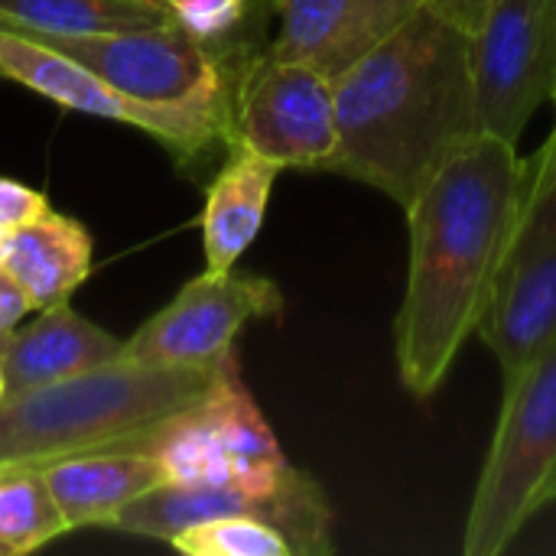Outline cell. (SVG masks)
<instances>
[{
  "mask_svg": "<svg viewBox=\"0 0 556 556\" xmlns=\"http://www.w3.org/2000/svg\"><path fill=\"white\" fill-rule=\"evenodd\" d=\"M525 160L489 134L450 153L404 205L410 267L394 319L401 384L430 401L479 332L505 257Z\"/></svg>",
  "mask_w": 556,
  "mask_h": 556,
  "instance_id": "6da1fadb",
  "label": "cell"
},
{
  "mask_svg": "<svg viewBox=\"0 0 556 556\" xmlns=\"http://www.w3.org/2000/svg\"><path fill=\"white\" fill-rule=\"evenodd\" d=\"M339 147L329 173L401 208L463 143L479 137L469 29L420 7L401 29L332 78Z\"/></svg>",
  "mask_w": 556,
  "mask_h": 556,
  "instance_id": "7a4b0ae2",
  "label": "cell"
},
{
  "mask_svg": "<svg viewBox=\"0 0 556 556\" xmlns=\"http://www.w3.org/2000/svg\"><path fill=\"white\" fill-rule=\"evenodd\" d=\"M212 371L111 362L0 404V466L124 446L195 407Z\"/></svg>",
  "mask_w": 556,
  "mask_h": 556,
  "instance_id": "3957f363",
  "label": "cell"
},
{
  "mask_svg": "<svg viewBox=\"0 0 556 556\" xmlns=\"http://www.w3.org/2000/svg\"><path fill=\"white\" fill-rule=\"evenodd\" d=\"M556 502V332L511 375L469 505L463 554L498 556Z\"/></svg>",
  "mask_w": 556,
  "mask_h": 556,
  "instance_id": "277c9868",
  "label": "cell"
},
{
  "mask_svg": "<svg viewBox=\"0 0 556 556\" xmlns=\"http://www.w3.org/2000/svg\"><path fill=\"white\" fill-rule=\"evenodd\" d=\"M556 332V121L525 160L518 205L479 339L502 375L518 371Z\"/></svg>",
  "mask_w": 556,
  "mask_h": 556,
  "instance_id": "5b68a950",
  "label": "cell"
},
{
  "mask_svg": "<svg viewBox=\"0 0 556 556\" xmlns=\"http://www.w3.org/2000/svg\"><path fill=\"white\" fill-rule=\"evenodd\" d=\"M39 42L75 59L127 98L228 111L235 68L257 39L205 42L166 23L98 36H39Z\"/></svg>",
  "mask_w": 556,
  "mask_h": 556,
  "instance_id": "8992f818",
  "label": "cell"
},
{
  "mask_svg": "<svg viewBox=\"0 0 556 556\" xmlns=\"http://www.w3.org/2000/svg\"><path fill=\"white\" fill-rule=\"evenodd\" d=\"M228 143L280 169H323L339 147L332 78L303 62H283L254 42L231 81Z\"/></svg>",
  "mask_w": 556,
  "mask_h": 556,
  "instance_id": "52a82bcc",
  "label": "cell"
},
{
  "mask_svg": "<svg viewBox=\"0 0 556 556\" xmlns=\"http://www.w3.org/2000/svg\"><path fill=\"white\" fill-rule=\"evenodd\" d=\"M479 134L518 147L528 121L554 101L556 0H489L469 33Z\"/></svg>",
  "mask_w": 556,
  "mask_h": 556,
  "instance_id": "ba28073f",
  "label": "cell"
},
{
  "mask_svg": "<svg viewBox=\"0 0 556 556\" xmlns=\"http://www.w3.org/2000/svg\"><path fill=\"white\" fill-rule=\"evenodd\" d=\"M0 78L20 81L36 94L104 121H121L153 134L182 163L212 156L228 147V111L225 108H189V104H147L121 94L104 78L55 52L52 46L0 26Z\"/></svg>",
  "mask_w": 556,
  "mask_h": 556,
  "instance_id": "9c48e42d",
  "label": "cell"
},
{
  "mask_svg": "<svg viewBox=\"0 0 556 556\" xmlns=\"http://www.w3.org/2000/svg\"><path fill=\"white\" fill-rule=\"evenodd\" d=\"M280 313L283 293L274 280L235 270H205L124 342L121 362L143 368L212 371L228 352H235V339L251 319H277Z\"/></svg>",
  "mask_w": 556,
  "mask_h": 556,
  "instance_id": "30bf717a",
  "label": "cell"
},
{
  "mask_svg": "<svg viewBox=\"0 0 556 556\" xmlns=\"http://www.w3.org/2000/svg\"><path fill=\"white\" fill-rule=\"evenodd\" d=\"M261 518L274 525L296 556L332 554V508L313 476H303L277 498H254L238 485H179L160 482L134 498L114 521V531L173 541L179 531L212 518Z\"/></svg>",
  "mask_w": 556,
  "mask_h": 556,
  "instance_id": "8fae6325",
  "label": "cell"
},
{
  "mask_svg": "<svg viewBox=\"0 0 556 556\" xmlns=\"http://www.w3.org/2000/svg\"><path fill=\"white\" fill-rule=\"evenodd\" d=\"M420 7L427 0H270L277 33L267 52L336 78L401 29Z\"/></svg>",
  "mask_w": 556,
  "mask_h": 556,
  "instance_id": "7c38bea8",
  "label": "cell"
},
{
  "mask_svg": "<svg viewBox=\"0 0 556 556\" xmlns=\"http://www.w3.org/2000/svg\"><path fill=\"white\" fill-rule=\"evenodd\" d=\"M46 485L68 525L78 528H114L117 515L150 492L153 485L166 482L160 463L137 450V446H104L68 453L39 463Z\"/></svg>",
  "mask_w": 556,
  "mask_h": 556,
  "instance_id": "4fadbf2b",
  "label": "cell"
},
{
  "mask_svg": "<svg viewBox=\"0 0 556 556\" xmlns=\"http://www.w3.org/2000/svg\"><path fill=\"white\" fill-rule=\"evenodd\" d=\"M121 339L75 313L68 300L52 303L26 329H16L0 349L7 397L111 365L121 358Z\"/></svg>",
  "mask_w": 556,
  "mask_h": 556,
  "instance_id": "5bb4252c",
  "label": "cell"
},
{
  "mask_svg": "<svg viewBox=\"0 0 556 556\" xmlns=\"http://www.w3.org/2000/svg\"><path fill=\"white\" fill-rule=\"evenodd\" d=\"M208 417L218 427V437L225 443L235 485L254 498H277L287 489H293L306 472L293 469L267 427L264 414L257 410L251 391L241 381L238 355L228 352L215 368L208 391L202 397Z\"/></svg>",
  "mask_w": 556,
  "mask_h": 556,
  "instance_id": "9a60e30c",
  "label": "cell"
},
{
  "mask_svg": "<svg viewBox=\"0 0 556 556\" xmlns=\"http://www.w3.org/2000/svg\"><path fill=\"white\" fill-rule=\"evenodd\" d=\"M228 156L205 192L202 208V248H205V270L228 274L241 261V254L254 244L274 182L280 166L251 153L248 147L228 143Z\"/></svg>",
  "mask_w": 556,
  "mask_h": 556,
  "instance_id": "2e32d148",
  "label": "cell"
},
{
  "mask_svg": "<svg viewBox=\"0 0 556 556\" xmlns=\"http://www.w3.org/2000/svg\"><path fill=\"white\" fill-rule=\"evenodd\" d=\"M94 241L88 228L62 212L46 208L33 222L10 231L7 274L23 287L33 309L65 303L91 274Z\"/></svg>",
  "mask_w": 556,
  "mask_h": 556,
  "instance_id": "e0dca14e",
  "label": "cell"
},
{
  "mask_svg": "<svg viewBox=\"0 0 556 556\" xmlns=\"http://www.w3.org/2000/svg\"><path fill=\"white\" fill-rule=\"evenodd\" d=\"M173 23L166 0H0V26L39 36H98Z\"/></svg>",
  "mask_w": 556,
  "mask_h": 556,
  "instance_id": "ac0fdd59",
  "label": "cell"
},
{
  "mask_svg": "<svg viewBox=\"0 0 556 556\" xmlns=\"http://www.w3.org/2000/svg\"><path fill=\"white\" fill-rule=\"evenodd\" d=\"M150 453L166 482L179 485H235L231 463L225 453V443L218 437L215 420L208 417L205 404L199 401L195 407L163 420L160 427L147 430L143 437L124 443Z\"/></svg>",
  "mask_w": 556,
  "mask_h": 556,
  "instance_id": "d6986e66",
  "label": "cell"
},
{
  "mask_svg": "<svg viewBox=\"0 0 556 556\" xmlns=\"http://www.w3.org/2000/svg\"><path fill=\"white\" fill-rule=\"evenodd\" d=\"M68 534L36 463L0 466V556H26Z\"/></svg>",
  "mask_w": 556,
  "mask_h": 556,
  "instance_id": "ffe728a7",
  "label": "cell"
},
{
  "mask_svg": "<svg viewBox=\"0 0 556 556\" xmlns=\"http://www.w3.org/2000/svg\"><path fill=\"white\" fill-rule=\"evenodd\" d=\"M186 556H296L293 544L261 518H212L179 531L169 541Z\"/></svg>",
  "mask_w": 556,
  "mask_h": 556,
  "instance_id": "44dd1931",
  "label": "cell"
},
{
  "mask_svg": "<svg viewBox=\"0 0 556 556\" xmlns=\"http://www.w3.org/2000/svg\"><path fill=\"white\" fill-rule=\"evenodd\" d=\"M173 23L205 42H228L248 23L251 0H166Z\"/></svg>",
  "mask_w": 556,
  "mask_h": 556,
  "instance_id": "7402d4cb",
  "label": "cell"
},
{
  "mask_svg": "<svg viewBox=\"0 0 556 556\" xmlns=\"http://www.w3.org/2000/svg\"><path fill=\"white\" fill-rule=\"evenodd\" d=\"M46 208H52V205L39 189L0 176V228L3 231H16L20 225L42 215Z\"/></svg>",
  "mask_w": 556,
  "mask_h": 556,
  "instance_id": "603a6c76",
  "label": "cell"
},
{
  "mask_svg": "<svg viewBox=\"0 0 556 556\" xmlns=\"http://www.w3.org/2000/svg\"><path fill=\"white\" fill-rule=\"evenodd\" d=\"M29 309H33V303L23 293V287L7 274V267H0V349L20 329V323Z\"/></svg>",
  "mask_w": 556,
  "mask_h": 556,
  "instance_id": "cb8c5ba5",
  "label": "cell"
},
{
  "mask_svg": "<svg viewBox=\"0 0 556 556\" xmlns=\"http://www.w3.org/2000/svg\"><path fill=\"white\" fill-rule=\"evenodd\" d=\"M437 13H443L446 20H453V23H459L463 29H476L479 26V20L485 16V10H489V0H427Z\"/></svg>",
  "mask_w": 556,
  "mask_h": 556,
  "instance_id": "d4e9b609",
  "label": "cell"
},
{
  "mask_svg": "<svg viewBox=\"0 0 556 556\" xmlns=\"http://www.w3.org/2000/svg\"><path fill=\"white\" fill-rule=\"evenodd\" d=\"M7 251H10V231L0 228V267L7 264Z\"/></svg>",
  "mask_w": 556,
  "mask_h": 556,
  "instance_id": "484cf974",
  "label": "cell"
},
{
  "mask_svg": "<svg viewBox=\"0 0 556 556\" xmlns=\"http://www.w3.org/2000/svg\"><path fill=\"white\" fill-rule=\"evenodd\" d=\"M7 401V378H3V365H0V404Z\"/></svg>",
  "mask_w": 556,
  "mask_h": 556,
  "instance_id": "4316f807",
  "label": "cell"
},
{
  "mask_svg": "<svg viewBox=\"0 0 556 556\" xmlns=\"http://www.w3.org/2000/svg\"><path fill=\"white\" fill-rule=\"evenodd\" d=\"M554 111H556V91H554Z\"/></svg>",
  "mask_w": 556,
  "mask_h": 556,
  "instance_id": "83f0119b",
  "label": "cell"
}]
</instances>
